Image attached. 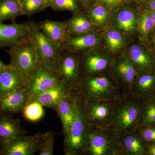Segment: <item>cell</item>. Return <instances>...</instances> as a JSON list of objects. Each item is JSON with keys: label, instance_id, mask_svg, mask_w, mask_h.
I'll return each mask as SVG.
<instances>
[{"label": "cell", "instance_id": "6da1fadb", "mask_svg": "<svg viewBox=\"0 0 155 155\" xmlns=\"http://www.w3.org/2000/svg\"><path fill=\"white\" fill-rule=\"evenodd\" d=\"M78 91L84 101H116L123 95L110 74L82 78Z\"/></svg>", "mask_w": 155, "mask_h": 155}, {"label": "cell", "instance_id": "7a4b0ae2", "mask_svg": "<svg viewBox=\"0 0 155 155\" xmlns=\"http://www.w3.org/2000/svg\"><path fill=\"white\" fill-rule=\"evenodd\" d=\"M143 101L131 94H123L115 102L111 126L119 135L130 133L139 127Z\"/></svg>", "mask_w": 155, "mask_h": 155}, {"label": "cell", "instance_id": "3957f363", "mask_svg": "<svg viewBox=\"0 0 155 155\" xmlns=\"http://www.w3.org/2000/svg\"><path fill=\"white\" fill-rule=\"evenodd\" d=\"M79 94V93H78ZM90 125L84 110L83 100L78 94L75 116L69 133L64 137L66 155H85Z\"/></svg>", "mask_w": 155, "mask_h": 155}, {"label": "cell", "instance_id": "277c9868", "mask_svg": "<svg viewBox=\"0 0 155 155\" xmlns=\"http://www.w3.org/2000/svg\"><path fill=\"white\" fill-rule=\"evenodd\" d=\"M119 138L111 125L104 128L90 126L85 155H122Z\"/></svg>", "mask_w": 155, "mask_h": 155}, {"label": "cell", "instance_id": "5b68a950", "mask_svg": "<svg viewBox=\"0 0 155 155\" xmlns=\"http://www.w3.org/2000/svg\"><path fill=\"white\" fill-rule=\"evenodd\" d=\"M28 22L30 27L28 39L35 48L41 64L58 72L62 52L61 48L45 36L34 21L29 20Z\"/></svg>", "mask_w": 155, "mask_h": 155}, {"label": "cell", "instance_id": "8992f818", "mask_svg": "<svg viewBox=\"0 0 155 155\" xmlns=\"http://www.w3.org/2000/svg\"><path fill=\"white\" fill-rule=\"evenodd\" d=\"M5 51L11 59L9 64L22 75L25 80L40 64L35 48L29 39Z\"/></svg>", "mask_w": 155, "mask_h": 155}, {"label": "cell", "instance_id": "52a82bcc", "mask_svg": "<svg viewBox=\"0 0 155 155\" xmlns=\"http://www.w3.org/2000/svg\"><path fill=\"white\" fill-rule=\"evenodd\" d=\"M61 79L58 72L51 70L40 63L28 76L25 83L28 103Z\"/></svg>", "mask_w": 155, "mask_h": 155}, {"label": "cell", "instance_id": "ba28073f", "mask_svg": "<svg viewBox=\"0 0 155 155\" xmlns=\"http://www.w3.org/2000/svg\"><path fill=\"white\" fill-rule=\"evenodd\" d=\"M83 102L84 110L90 126L104 128L111 125L115 101L83 100Z\"/></svg>", "mask_w": 155, "mask_h": 155}, {"label": "cell", "instance_id": "9c48e42d", "mask_svg": "<svg viewBox=\"0 0 155 155\" xmlns=\"http://www.w3.org/2000/svg\"><path fill=\"white\" fill-rule=\"evenodd\" d=\"M45 133L38 131L31 135L21 136L2 146V153L6 155H33L39 150Z\"/></svg>", "mask_w": 155, "mask_h": 155}, {"label": "cell", "instance_id": "30bf717a", "mask_svg": "<svg viewBox=\"0 0 155 155\" xmlns=\"http://www.w3.org/2000/svg\"><path fill=\"white\" fill-rule=\"evenodd\" d=\"M79 63V55L62 51L58 63V72L61 79L73 91H78L80 86Z\"/></svg>", "mask_w": 155, "mask_h": 155}, {"label": "cell", "instance_id": "8fae6325", "mask_svg": "<svg viewBox=\"0 0 155 155\" xmlns=\"http://www.w3.org/2000/svg\"><path fill=\"white\" fill-rule=\"evenodd\" d=\"M112 73L124 95L130 94L132 85L137 73L128 56H123L112 63Z\"/></svg>", "mask_w": 155, "mask_h": 155}, {"label": "cell", "instance_id": "7c38bea8", "mask_svg": "<svg viewBox=\"0 0 155 155\" xmlns=\"http://www.w3.org/2000/svg\"><path fill=\"white\" fill-rule=\"evenodd\" d=\"M83 53L79 55L81 79L102 74L111 67L112 62L107 56L96 54L90 51Z\"/></svg>", "mask_w": 155, "mask_h": 155}, {"label": "cell", "instance_id": "4fadbf2b", "mask_svg": "<svg viewBox=\"0 0 155 155\" xmlns=\"http://www.w3.org/2000/svg\"><path fill=\"white\" fill-rule=\"evenodd\" d=\"M30 27L29 22L21 24H4L0 22V49L13 47L28 38Z\"/></svg>", "mask_w": 155, "mask_h": 155}, {"label": "cell", "instance_id": "5bb4252c", "mask_svg": "<svg viewBox=\"0 0 155 155\" xmlns=\"http://www.w3.org/2000/svg\"><path fill=\"white\" fill-rule=\"evenodd\" d=\"M28 103L25 85L19 87L0 97V115L22 111Z\"/></svg>", "mask_w": 155, "mask_h": 155}, {"label": "cell", "instance_id": "9a60e30c", "mask_svg": "<svg viewBox=\"0 0 155 155\" xmlns=\"http://www.w3.org/2000/svg\"><path fill=\"white\" fill-rule=\"evenodd\" d=\"M73 91L61 79L51 87L38 95L33 101L38 102L44 107L54 109L61 101L72 96Z\"/></svg>", "mask_w": 155, "mask_h": 155}, {"label": "cell", "instance_id": "2e32d148", "mask_svg": "<svg viewBox=\"0 0 155 155\" xmlns=\"http://www.w3.org/2000/svg\"><path fill=\"white\" fill-rule=\"evenodd\" d=\"M130 94L143 101L155 96V69L137 73Z\"/></svg>", "mask_w": 155, "mask_h": 155}, {"label": "cell", "instance_id": "e0dca14e", "mask_svg": "<svg viewBox=\"0 0 155 155\" xmlns=\"http://www.w3.org/2000/svg\"><path fill=\"white\" fill-rule=\"evenodd\" d=\"M78 94V91H74L72 96L61 101L54 108L62 122L64 137L69 133L74 121Z\"/></svg>", "mask_w": 155, "mask_h": 155}, {"label": "cell", "instance_id": "ac0fdd59", "mask_svg": "<svg viewBox=\"0 0 155 155\" xmlns=\"http://www.w3.org/2000/svg\"><path fill=\"white\" fill-rule=\"evenodd\" d=\"M128 57L137 73L155 69L154 53L143 46L133 45Z\"/></svg>", "mask_w": 155, "mask_h": 155}, {"label": "cell", "instance_id": "d6986e66", "mask_svg": "<svg viewBox=\"0 0 155 155\" xmlns=\"http://www.w3.org/2000/svg\"><path fill=\"white\" fill-rule=\"evenodd\" d=\"M37 24L45 36L60 48L69 37L66 22L47 19Z\"/></svg>", "mask_w": 155, "mask_h": 155}, {"label": "cell", "instance_id": "ffe728a7", "mask_svg": "<svg viewBox=\"0 0 155 155\" xmlns=\"http://www.w3.org/2000/svg\"><path fill=\"white\" fill-rule=\"evenodd\" d=\"M119 142L122 155H147L146 146L138 128L119 135Z\"/></svg>", "mask_w": 155, "mask_h": 155}, {"label": "cell", "instance_id": "44dd1931", "mask_svg": "<svg viewBox=\"0 0 155 155\" xmlns=\"http://www.w3.org/2000/svg\"><path fill=\"white\" fill-rule=\"evenodd\" d=\"M26 133L27 131L21 127L19 119H14L6 115H0V143L2 145Z\"/></svg>", "mask_w": 155, "mask_h": 155}, {"label": "cell", "instance_id": "7402d4cb", "mask_svg": "<svg viewBox=\"0 0 155 155\" xmlns=\"http://www.w3.org/2000/svg\"><path fill=\"white\" fill-rule=\"evenodd\" d=\"M98 43V38L94 33H87L70 36L61 45V51L73 54L84 52L86 49L93 47Z\"/></svg>", "mask_w": 155, "mask_h": 155}, {"label": "cell", "instance_id": "603a6c76", "mask_svg": "<svg viewBox=\"0 0 155 155\" xmlns=\"http://www.w3.org/2000/svg\"><path fill=\"white\" fill-rule=\"evenodd\" d=\"M26 80L10 65L0 74V97L16 89L25 86Z\"/></svg>", "mask_w": 155, "mask_h": 155}, {"label": "cell", "instance_id": "cb8c5ba5", "mask_svg": "<svg viewBox=\"0 0 155 155\" xmlns=\"http://www.w3.org/2000/svg\"><path fill=\"white\" fill-rule=\"evenodd\" d=\"M66 24L69 37L87 33L90 31L92 27L90 19L80 12L75 14L66 22Z\"/></svg>", "mask_w": 155, "mask_h": 155}, {"label": "cell", "instance_id": "d4e9b609", "mask_svg": "<svg viewBox=\"0 0 155 155\" xmlns=\"http://www.w3.org/2000/svg\"><path fill=\"white\" fill-rule=\"evenodd\" d=\"M22 15L19 0H0V22L11 20L14 23Z\"/></svg>", "mask_w": 155, "mask_h": 155}, {"label": "cell", "instance_id": "484cf974", "mask_svg": "<svg viewBox=\"0 0 155 155\" xmlns=\"http://www.w3.org/2000/svg\"><path fill=\"white\" fill-rule=\"evenodd\" d=\"M155 125V96L143 101L140 109L139 127Z\"/></svg>", "mask_w": 155, "mask_h": 155}, {"label": "cell", "instance_id": "4316f807", "mask_svg": "<svg viewBox=\"0 0 155 155\" xmlns=\"http://www.w3.org/2000/svg\"><path fill=\"white\" fill-rule=\"evenodd\" d=\"M137 26L142 40L147 41L149 35L154 28L153 19L150 12L145 11L140 15Z\"/></svg>", "mask_w": 155, "mask_h": 155}, {"label": "cell", "instance_id": "83f0119b", "mask_svg": "<svg viewBox=\"0 0 155 155\" xmlns=\"http://www.w3.org/2000/svg\"><path fill=\"white\" fill-rule=\"evenodd\" d=\"M22 15L30 17L33 14L45 11L49 7L45 0H19Z\"/></svg>", "mask_w": 155, "mask_h": 155}, {"label": "cell", "instance_id": "f1b7e54d", "mask_svg": "<svg viewBox=\"0 0 155 155\" xmlns=\"http://www.w3.org/2000/svg\"><path fill=\"white\" fill-rule=\"evenodd\" d=\"M116 19L119 28L125 31H132L137 26V21L135 14L130 10H122L119 12Z\"/></svg>", "mask_w": 155, "mask_h": 155}, {"label": "cell", "instance_id": "f546056e", "mask_svg": "<svg viewBox=\"0 0 155 155\" xmlns=\"http://www.w3.org/2000/svg\"><path fill=\"white\" fill-rule=\"evenodd\" d=\"M43 107L38 102L33 101L28 103L22 110L23 116L30 122H38L44 115Z\"/></svg>", "mask_w": 155, "mask_h": 155}, {"label": "cell", "instance_id": "4dcf8cb0", "mask_svg": "<svg viewBox=\"0 0 155 155\" xmlns=\"http://www.w3.org/2000/svg\"><path fill=\"white\" fill-rule=\"evenodd\" d=\"M49 8L55 12L68 11L75 14L80 11L76 0H51Z\"/></svg>", "mask_w": 155, "mask_h": 155}, {"label": "cell", "instance_id": "1f68e13d", "mask_svg": "<svg viewBox=\"0 0 155 155\" xmlns=\"http://www.w3.org/2000/svg\"><path fill=\"white\" fill-rule=\"evenodd\" d=\"M108 17L109 11L103 6H95L89 11V18L91 22L95 24L99 25L104 23Z\"/></svg>", "mask_w": 155, "mask_h": 155}, {"label": "cell", "instance_id": "d6a6232c", "mask_svg": "<svg viewBox=\"0 0 155 155\" xmlns=\"http://www.w3.org/2000/svg\"><path fill=\"white\" fill-rule=\"evenodd\" d=\"M106 40L108 47L112 51H116L121 48L123 44L122 35L117 31L111 30L106 35Z\"/></svg>", "mask_w": 155, "mask_h": 155}, {"label": "cell", "instance_id": "836d02e7", "mask_svg": "<svg viewBox=\"0 0 155 155\" xmlns=\"http://www.w3.org/2000/svg\"><path fill=\"white\" fill-rule=\"evenodd\" d=\"M56 134L52 131L45 132L44 139L39 150L40 155H53Z\"/></svg>", "mask_w": 155, "mask_h": 155}, {"label": "cell", "instance_id": "e575fe53", "mask_svg": "<svg viewBox=\"0 0 155 155\" xmlns=\"http://www.w3.org/2000/svg\"><path fill=\"white\" fill-rule=\"evenodd\" d=\"M139 132L146 145L155 142V125L139 127Z\"/></svg>", "mask_w": 155, "mask_h": 155}, {"label": "cell", "instance_id": "d590c367", "mask_svg": "<svg viewBox=\"0 0 155 155\" xmlns=\"http://www.w3.org/2000/svg\"><path fill=\"white\" fill-rule=\"evenodd\" d=\"M147 155H155V142L146 145Z\"/></svg>", "mask_w": 155, "mask_h": 155}, {"label": "cell", "instance_id": "8d00e7d4", "mask_svg": "<svg viewBox=\"0 0 155 155\" xmlns=\"http://www.w3.org/2000/svg\"><path fill=\"white\" fill-rule=\"evenodd\" d=\"M147 10L149 12L155 11V0H149L147 4Z\"/></svg>", "mask_w": 155, "mask_h": 155}, {"label": "cell", "instance_id": "74e56055", "mask_svg": "<svg viewBox=\"0 0 155 155\" xmlns=\"http://www.w3.org/2000/svg\"><path fill=\"white\" fill-rule=\"evenodd\" d=\"M104 4L108 5H114L119 2L120 0H100Z\"/></svg>", "mask_w": 155, "mask_h": 155}, {"label": "cell", "instance_id": "f35d334b", "mask_svg": "<svg viewBox=\"0 0 155 155\" xmlns=\"http://www.w3.org/2000/svg\"><path fill=\"white\" fill-rule=\"evenodd\" d=\"M8 66V65H6L2 62L0 60V74Z\"/></svg>", "mask_w": 155, "mask_h": 155}, {"label": "cell", "instance_id": "ab89813d", "mask_svg": "<svg viewBox=\"0 0 155 155\" xmlns=\"http://www.w3.org/2000/svg\"><path fill=\"white\" fill-rule=\"evenodd\" d=\"M83 5L87 6L91 3L92 0H78Z\"/></svg>", "mask_w": 155, "mask_h": 155}, {"label": "cell", "instance_id": "60d3db41", "mask_svg": "<svg viewBox=\"0 0 155 155\" xmlns=\"http://www.w3.org/2000/svg\"><path fill=\"white\" fill-rule=\"evenodd\" d=\"M152 43L153 45V46L155 49V31L154 33L153 34L152 37Z\"/></svg>", "mask_w": 155, "mask_h": 155}, {"label": "cell", "instance_id": "b9f144b4", "mask_svg": "<svg viewBox=\"0 0 155 155\" xmlns=\"http://www.w3.org/2000/svg\"><path fill=\"white\" fill-rule=\"evenodd\" d=\"M152 16L153 19L154 23V30H155V11L153 12H150Z\"/></svg>", "mask_w": 155, "mask_h": 155}, {"label": "cell", "instance_id": "7bdbcfd3", "mask_svg": "<svg viewBox=\"0 0 155 155\" xmlns=\"http://www.w3.org/2000/svg\"><path fill=\"white\" fill-rule=\"evenodd\" d=\"M45 1H46L47 2H48L49 3L50 1H51V0H45Z\"/></svg>", "mask_w": 155, "mask_h": 155}, {"label": "cell", "instance_id": "ee69618b", "mask_svg": "<svg viewBox=\"0 0 155 155\" xmlns=\"http://www.w3.org/2000/svg\"><path fill=\"white\" fill-rule=\"evenodd\" d=\"M144 1H149V0H143Z\"/></svg>", "mask_w": 155, "mask_h": 155}, {"label": "cell", "instance_id": "f6af8a7d", "mask_svg": "<svg viewBox=\"0 0 155 155\" xmlns=\"http://www.w3.org/2000/svg\"><path fill=\"white\" fill-rule=\"evenodd\" d=\"M126 1H131V0H126Z\"/></svg>", "mask_w": 155, "mask_h": 155}, {"label": "cell", "instance_id": "bcb514c9", "mask_svg": "<svg viewBox=\"0 0 155 155\" xmlns=\"http://www.w3.org/2000/svg\"><path fill=\"white\" fill-rule=\"evenodd\" d=\"M154 55H155V53H154Z\"/></svg>", "mask_w": 155, "mask_h": 155}]
</instances>
